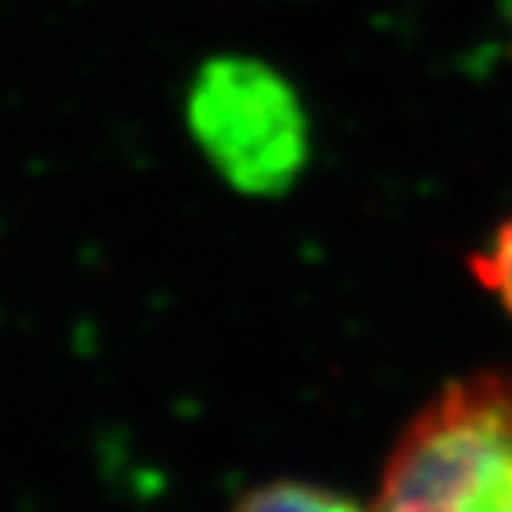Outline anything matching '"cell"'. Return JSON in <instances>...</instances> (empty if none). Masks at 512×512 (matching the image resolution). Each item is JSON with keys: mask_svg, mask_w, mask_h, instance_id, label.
<instances>
[{"mask_svg": "<svg viewBox=\"0 0 512 512\" xmlns=\"http://www.w3.org/2000/svg\"><path fill=\"white\" fill-rule=\"evenodd\" d=\"M235 512H363L352 498L338 495L320 484H303V480H274L264 488L249 491Z\"/></svg>", "mask_w": 512, "mask_h": 512, "instance_id": "cell-3", "label": "cell"}, {"mask_svg": "<svg viewBox=\"0 0 512 512\" xmlns=\"http://www.w3.org/2000/svg\"><path fill=\"white\" fill-rule=\"evenodd\" d=\"M374 512H512V374L445 384L413 416Z\"/></svg>", "mask_w": 512, "mask_h": 512, "instance_id": "cell-1", "label": "cell"}, {"mask_svg": "<svg viewBox=\"0 0 512 512\" xmlns=\"http://www.w3.org/2000/svg\"><path fill=\"white\" fill-rule=\"evenodd\" d=\"M470 271L480 288L502 303V310L512 317V217L495 232V239L470 256Z\"/></svg>", "mask_w": 512, "mask_h": 512, "instance_id": "cell-4", "label": "cell"}, {"mask_svg": "<svg viewBox=\"0 0 512 512\" xmlns=\"http://www.w3.org/2000/svg\"><path fill=\"white\" fill-rule=\"evenodd\" d=\"M185 118L210 168L246 196H281L310 164L303 100L260 57H210L189 86Z\"/></svg>", "mask_w": 512, "mask_h": 512, "instance_id": "cell-2", "label": "cell"}]
</instances>
